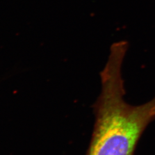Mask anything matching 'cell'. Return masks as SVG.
I'll return each mask as SVG.
<instances>
[{"label":"cell","instance_id":"obj_1","mask_svg":"<svg viewBox=\"0 0 155 155\" xmlns=\"http://www.w3.org/2000/svg\"><path fill=\"white\" fill-rule=\"evenodd\" d=\"M120 70H105L102 90L95 104V120L87 155H133L137 144L155 118V97L133 106L124 100Z\"/></svg>","mask_w":155,"mask_h":155}]
</instances>
